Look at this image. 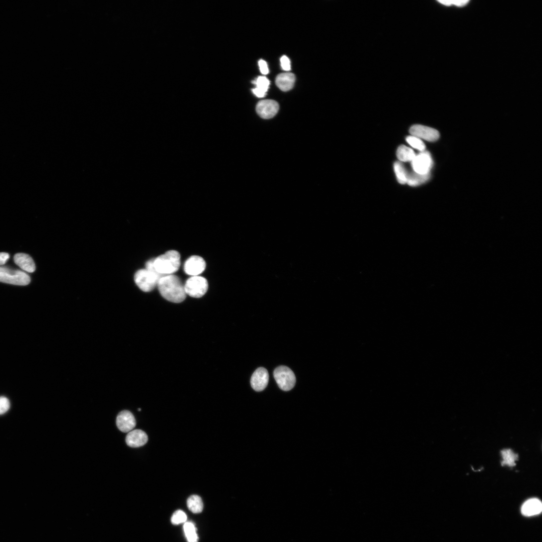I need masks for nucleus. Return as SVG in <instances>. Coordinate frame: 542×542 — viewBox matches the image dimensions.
Returning a JSON list of instances; mask_svg holds the SVG:
<instances>
[{
    "label": "nucleus",
    "instance_id": "f257e3e1",
    "mask_svg": "<svg viewBox=\"0 0 542 542\" xmlns=\"http://www.w3.org/2000/svg\"><path fill=\"white\" fill-rule=\"evenodd\" d=\"M157 286L162 296L170 302L179 303L186 298L185 287L180 279L175 275L162 277Z\"/></svg>",
    "mask_w": 542,
    "mask_h": 542
},
{
    "label": "nucleus",
    "instance_id": "f03ea898",
    "mask_svg": "<svg viewBox=\"0 0 542 542\" xmlns=\"http://www.w3.org/2000/svg\"><path fill=\"white\" fill-rule=\"evenodd\" d=\"M153 265L155 271L162 276L173 275L179 269L180 255L176 251H168L153 259Z\"/></svg>",
    "mask_w": 542,
    "mask_h": 542
},
{
    "label": "nucleus",
    "instance_id": "7ed1b4c3",
    "mask_svg": "<svg viewBox=\"0 0 542 542\" xmlns=\"http://www.w3.org/2000/svg\"><path fill=\"white\" fill-rule=\"evenodd\" d=\"M163 277L157 273L146 269L138 271L135 275L134 280L138 287L143 291L149 292L157 285Z\"/></svg>",
    "mask_w": 542,
    "mask_h": 542
},
{
    "label": "nucleus",
    "instance_id": "20e7f679",
    "mask_svg": "<svg viewBox=\"0 0 542 542\" xmlns=\"http://www.w3.org/2000/svg\"><path fill=\"white\" fill-rule=\"evenodd\" d=\"M30 277L25 272L5 267H0V282L16 285H28Z\"/></svg>",
    "mask_w": 542,
    "mask_h": 542
},
{
    "label": "nucleus",
    "instance_id": "39448f33",
    "mask_svg": "<svg viewBox=\"0 0 542 542\" xmlns=\"http://www.w3.org/2000/svg\"><path fill=\"white\" fill-rule=\"evenodd\" d=\"M274 377L278 386L283 391H290L295 385V376L287 367L281 366L277 368L274 370Z\"/></svg>",
    "mask_w": 542,
    "mask_h": 542
},
{
    "label": "nucleus",
    "instance_id": "423d86ee",
    "mask_svg": "<svg viewBox=\"0 0 542 542\" xmlns=\"http://www.w3.org/2000/svg\"><path fill=\"white\" fill-rule=\"evenodd\" d=\"M184 287L187 294L194 298H201L207 293L209 285L206 278L198 276L189 278Z\"/></svg>",
    "mask_w": 542,
    "mask_h": 542
},
{
    "label": "nucleus",
    "instance_id": "0eeeda50",
    "mask_svg": "<svg viewBox=\"0 0 542 542\" xmlns=\"http://www.w3.org/2000/svg\"><path fill=\"white\" fill-rule=\"evenodd\" d=\"M411 164L415 172L427 174L430 173L433 166V160L430 153L424 151L416 156Z\"/></svg>",
    "mask_w": 542,
    "mask_h": 542
},
{
    "label": "nucleus",
    "instance_id": "6e6552de",
    "mask_svg": "<svg viewBox=\"0 0 542 542\" xmlns=\"http://www.w3.org/2000/svg\"><path fill=\"white\" fill-rule=\"evenodd\" d=\"M279 105L274 100H265L259 102L256 106V111L262 118L269 119L273 118L278 112Z\"/></svg>",
    "mask_w": 542,
    "mask_h": 542
},
{
    "label": "nucleus",
    "instance_id": "1a4fd4ad",
    "mask_svg": "<svg viewBox=\"0 0 542 542\" xmlns=\"http://www.w3.org/2000/svg\"><path fill=\"white\" fill-rule=\"evenodd\" d=\"M410 133L413 136L429 142L436 141L440 137L439 133L437 130L420 125H414L411 127Z\"/></svg>",
    "mask_w": 542,
    "mask_h": 542
},
{
    "label": "nucleus",
    "instance_id": "9d476101",
    "mask_svg": "<svg viewBox=\"0 0 542 542\" xmlns=\"http://www.w3.org/2000/svg\"><path fill=\"white\" fill-rule=\"evenodd\" d=\"M206 267V262L202 257L193 256L187 260L184 269L188 275L198 276L205 271Z\"/></svg>",
    "mask_w": 542,
    "mask_h": 542
},
{
    "label": "nucleus",
    "instance_id": "9b49d317",
    "mask_svg": "<svg viewBox=\"0 0 542 542\" xmlns=\"http://www.w3.org/2000/svg\"><path fill=\"white\" fill-rule=\"evenodd\" d=\"M116 424L118 429L123 433L131 431L136 425V421L133 414L128 411L121 412L118 415Z\"/></svg>",
    "mask_w": 542,
    "mask_h": 542
},
{
    "label": "nucleus",
    "instance_id": "f8f14e48",
    "mask_svg": "<svg viewBox=\"0 0 542 542\" xmlns=\"http://www.w3.org/2000/svg\"><path fill=\"white\" fill-rule=\"evenodd\" d=\"M269 379L268 371L264 368H259L255 371L251 377V386L257 392L262 391L267 387Z\"/></svg>",
    "mask_w": 542,
    "mask_h": 542
},
{
    "label": "nucleus",
    "instance_id": "ddd939ff",
    "mask_svg": "<svg viewBox=\"0 0 542 542\" xmlns=\"http://www.w3.org/2000/svg\"><path fill=\"white\" fill-rule=\"evenodd\" d=\"M148 440V437L147 434L140 429L129 432L126 438V442L128 446L133 448L143 446L147 443Z\"/></svg>",
    "mask_w": 542,
    "mask_h": 542
},
{
    "label": "nucleus",
    "instance_id": "4468645a",
    "mask_svg": "<svg viewBox=\"0 0 542 542\" xmlns=\"http://www.w3.org/2000/svg\"><path fill=\"white\" fill-rule=\"evenodd\" d=\"M542 510V504L537 498L529 499L524 502L521 508V512L525 516H531L539 514Z\"/></svg>",
    "mask_w": 542,
    "mask_h": 542
},
{
    "label": "nucleus",
    "instance_id": "2eb2a0df",
    "mask_svg": "<svg viewBox=\"0 0 542 542\" xmlns=\"http://www.w3.org/2000/svg\"><path fill=\"white\" fill-rule=\"evenodd\" d=\"M16 264L23 270L33 273L36 270L35 263L33 258L29 255L24 253L16 254L14 257Z\"/></svg>",
    "mask_w": 542,
    "mask_h": 542
},
{
    "label": "nucleus",
    "instance_id": "dca6fc26",
    "mask_svg": "<svg viewBox=\"0 0 542 542\" xmlns=\"http://www.w3.org/2000/svg\"><path fill=\"white\" fill-rule=\"evenodd\" d=\"M296 80L295 76L290 73L279 75L276 79L277 86L283 92H288L294 87Z\"/></svg>",
    "mask_w": 542,
    "mask_h": 542
},
{
    "label": "nucleus",
    "instance_id": "f3484780",
    "mask_svg": "<svg viewBox=\"0 0 542 542\" xmlns=\"http://www.w3.org/2000/svg\"><path fill=\"white\" fill-rule=\"evenodd\" d=\"M253 83L256 85V88L252 90L253 93L257 97H264L269 89V80L265 77H259Z\"/></svg>",
    "mask_w": 542,
    "mask_h": 542
},
{
    "label": "nucleus",
    "instance_id": "a211bd4d",
    "mask_svg": "<svg viewBox=\"0 0 542 542\" xmlns=\"http://www.w3.org/2000/svg\"><path fill=\"white\" fill-rule=\"evenodd\" d=\"M430 178V174H420L415 172L407 174V183L409 186L416 187L425 183Z\"/></svg>",
    "mask_w": 542,
    "mask_h": 542
},
{
    "label": "nucleus",
    "instance_id": "6ab92c4d",
    "mask_svg": "<svg viewBox=\"0 0 542 542\" xmlns=\"http://www.w3.org/2000/svg\"><path fill=\"white\" fill-rule=\"evenodd\" d=\"M187 505L189 509L195 513L202 512L204 504L202 498L197 495H193L188 499Z\"/></svg>",
    "mask_w": 542,
    "mask_h": 542
},
{
    "label": "nucleus",
    "instance_id": "aec40b11",
    "mask_svg": "<svg viewBox=\"0 0 542 542\" xmlns=\"http://www.w3.org/2000/svg\"><path fill=\"white\" fill-rule=\"evenodd\" d=\"M414 151L411 148L405 146H400L397 152L398 159L402 162L412 161L416 157Z\"/></svg>",
    "mask_w": 542,
    "mask_h": 542
},
{
    "label": "nucleus",
    "instance_id": "412c9836",
    "mask_svg": "<svg viewBox=\"0 0 542 542\" xmlns=\"http://www.w3.org/2000/svg\"><path fill=\"white\" fill-rule=\"evenodd\" d=\"M501 456L503 458L501 464L504 466L505 465L510 467H513L515 465V461L518 459V455L514 453L510 449H505L501 452Z\"/></svg>",
    "mask_w": 542,
    "mask_h": 542
},
{
    "label": "nucleus",
    "instance_id": "4be33fe9",
    "mask_svg": "<svg viewBox=\"0 0 542 542\" xmlns=\"http://www.w3.org/2000/svg\"><path fill=\"white\" fill-rule=\"evenodd\" d=\"M184 531L189 542H198L199 537L197 528L193 522H186L184 524Z\"/></svg>",
    "mask_w": 542,
    "mask_h": 542
},
{
    "label": "nucleus",
    "instance_id": "5701e85b",
    "mask_svg": "<svg viewBox=\"0 0 542 542\" xmlns=\"http://www.w3.org/2000/svg\"><path fill=\"white\" fill-rule=\"evenodd\" d=\"M394 170L399 183L401 185L406 184L407 171L404 165L400 162H396L394 164Z\"/></svg>",
    "mask_w": 542,
    "mask_h": 542
},
{
    "label": "nucleus",
    "instance_id": "b1692460",
    "mask_svg": "<svg viewBox=\"0 0 542 542\" xmlns=\"http://www.w3.org/2000/svg\"><path fill=\"white\" fill-rule=\"evenodd\" d=\"M406 141L412 147L423 152L425 150L426 146L423 141L419 138L413 136H408L406 138Z\"/></svg>",
    "mask_w": 542,
    "mask_h": 542
},
{
    "label": "nucleus",
    "instance_id": "393cba45",
    "mask_svg": "<svg viewBox=\"0 0 542 542\" xmlns=\"http://www.w3.org/2000/svg\"><path fill=\"white\" fill-rule=\"evenodd\" d=\"M187 520V516L186 513L182 510L176 511L171 518V521L173 524L177 525L185 522Z\"/></svg>",
    "mask_w": 542,
    "mask_h": 542
},
{
    "label": "nucleus",
    "instance_id": "a878e982",
    "mask_svg": "<svg viewBox=\"0 0 542 542\" xmlns=\"http://www.w3.org/2000/svg\"><path fill=\"white\" fill-rule=\"evenodd\" d=\"M10 407L11 403L9 399L6 397H0V415L7 413Z\"/></svg>",
    "mask_w": 542,
    "mask_h": 542
},
{
    "label": "nucleus",
    "instance_id": "bb28decb",
    "mask_svg": "<svg viewBox=\"0 0 542 542\" xmlns=\"http://www.w3.org/2000/svg\"><path fill=\"white\" fill-rule=\"evenodd\" d=\"M281 67L285 71H289L291 70V64L290 60L285 56H283L281 59Z\"/></svg>",
    "mask_w": 542,
    "mask_h": 542
},
{
    "label": "nucleus",
    "instance_id": "cd10ccee",
    "mask_svg": "<svg viewBox=\"0 0 542 542\" xmlns=\"http://www.w3.org/2000/svg\"><path fill=\"white\" fill-rule=\"evenodd\" d=\"M259 66L261 72L263 75H267L269 73V69L267 63L262 60L259 62Z\"/></svg>",
    "mask_w": 542,
    "mask_h": 542
},
{
    "label": "nucleus",
    "instance_id": "c85d7f7f",
    "mask_svg": "<svg viewBox=\"0 0 542 542\" xmlns=\"http://www.w3.org/2000/svg\"><path fill=\"white\" fill-rule=\"evenodd\" d=\"M10 258V256L7 253H0V266L5 265Z\"/></svg>",
    "mask_w": 542,
    "mask_h": 542
},
{
    "label": "nucleus",
    "instance_id": "c756f323",
    "mask_svg": "<svg viewBox=\"0 0 542 542\" xmlns=\"http://www.w3.org/2000/svg\"><path fill=\"white\" fill-rule=\"evenodd\" d=\"M468 3L469 1H467V0H465V1H452V5H454L457 7H463L466 6Z\"/></svg>",
    "mask_w": 542,
    "mask_h": 542
},
{
    "label": "nucleus",
    "instance_id": "7c9ffc66",
    "mask_svg": "<svg viewBox=\"0 0 542 542\" xmlns=\"http://www.w3.org/2000/svg\"><path fill=\"white\" fill-rule=\"evenodd\" d=\"M439 3L447 7H450L452 4V1H439Z\"/></svg>",
    "mask_w": 542,
    "mask_h": 542
}]
</instances>
